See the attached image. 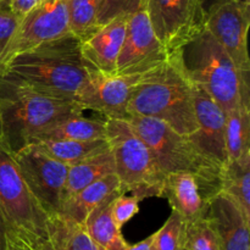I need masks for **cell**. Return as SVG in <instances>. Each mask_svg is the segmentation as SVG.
I'll use <instances>...</instances> for the list:
<instances>
[{"label":"cell","mask_w":250,"mask_h":250,"mask_svg":"<svg viewBox=\"0 0 250 250\" xmlns=\"http://www.w3.org/2000/svg\"><path fill=\"white\" fill-rule=\"evenodd\" d=\"M207 216L216 231L220 250H250V220L231 197L221 192L212 195Z\"/></svg>","instance_id":"obj_17"},{"label":"cell","mask_w":250,"mask_h":250,"mask_svg":"<svg viewBox=\"0 0 250 250\" xmlns=\"http://www.w3.org/2000/svg\"><path fill=\"white\" fill-rule=\"evenodd\" d=\"M106 139L115 160V173L124 193L141 200L161 198L165 175L159 170L150 149L134 132L127 119L107 117Z\"/></svg>","instance_id":"obj_5"},{"label":"cell","mask_w":250,"mask_h":250,"mask_svg":"<svg viewBox=\"0 0 250 250\" xmlns=\"http://www.w3.org/2000/svg\"><path fill=\"white\" fill-rule=\"evenodd\" d=\"M32 144H36L44 153L68 166L110 149V144L106 138L98 141L44 139Z\"/></svg>","instance_id":"obj_24"},{"label":"cell","mask_w":250,"mask_h":250,"mask_svg":"<svg viewBox=\"0 0 250 250\" xmlns=\"http://www.w3.org/2000/svg\"><path fill=\"white\" fill-rule=\"evenodd\" d=\"M11 154L24 182L46 214H60L68 165L51 158L36 144H28Z\"/></svg>","instance_id":"obj_9"},{"label":"cell","mask_w":250,"mask_h":250,"mask_svg":"<svg viewBox=\"0 0 250 250\" xmlns=\"http://www.w3.org/2000/svg\"><path fill=\"white\" fill-rule=\"evenodd\" d=\"M7 250H26V249H24L20 243H17V242L12 241V239L9 238V248H7Z\"/></svg>","instance_id":"obj_36"},{"label":"cell","mask_w":250,"mask_h":250,"mask_svg":"<svg viewBox=\"0 0 250 250\" xmlns=\"http://www.w3.org/2000/svg\"><path fill=\"white\" fill-rule=\"evenodd\" d=\"M250 1L219 0L207 7L205 29L225 49L242 73H249Z\"/></svg>","instance_id":"obj_10"},{"label":"cell","mask_w":250,"mask_h":250,"mask_svg":"<svg viewBox=\"0 0 250 250\" xmlns=\"http://www.w3.org/2000/svg\"><path fill=\"white\" fill-rule=\"evenodd\" d=\"M146 10L156 37L171 53L205 29V0H146Z\"/></svg>","instance_id":"obj_8"},{"label":"cell","mask_w":250,"mask_h":250,"mask_svg":"<svg viewBox=\"0 0 250 250\" xmlns=\"http://www.w3.org/2000/svg\"><path fill=\"white\" fill-rule=\"evenodd\" d=\"M217 190L190 171H176L165 175L161 198H166L172 211L187 224L208 215L210 198Z\"/></svg>","instance_id":"obj_15"},{"label":"cell","mask_w":250,"mask_h":250,"mask_svg":"<svg viewBox=\"0 0 250 250\" xmlns=\"http://www.w3.org/2000/svg\"><path fill=\"white\" fill-rule=\"evenodd\" d=\"M42 0H9V9L14 11L17 16L23 19L24 15L28 14Z\"/></svg>","instance_id":"obj_33"},{"label":"cell","mask_w":250,"mask_h":250,"mask_svg":"<svg viewBox=\"0 0 250 250\" xmlns=\"http://www.w3.org/2000/svg\"><path fill=\"white\" fill-rule=\"evenodd\" d=\"M125 250H156L155 244H154V233L138 243L128 244V247Z\"/></svg>","instance_id":"obj_34"},{"label":"cell","mask_w":250,"mask_h":250,"mask_svg":"<svg viewBox=\"0 0 250 250\" xmlns=\"http://www.w3.org/2000/svg\"><path fill=\"white\" fill-rule=\"evenodd\" d=\"M115 193H124L121 189V183L116 173H111L100 180L95 181L92 185L87 186L82 190L65 200L61 207L60 215L84 224L88 215L102 204L106 198ZM125 194V193H124Z\"/></svg>","instance_id":"obj_18"},{"label":"cell","mask_w":250,"mask_h":250,"mask_svg":"<svg viewBox=\"0 0 250 250\" xmlns=\"http://www.w3.org/2000/svg\"><path fill=\"white\" fill-rule=\"evenodd\" d=\"M146 7V0H103L97 24H104L119 16H128Z\"/></svg>","instance_id":"obj_29"},{"label":"cell","mask_w":250,"mask_h":250,"mask_svg":"<svg viewBox=\"0 0 250 250\" xmlns=\"http://www.w3.org/2000/svg\"><path fill=\"white\" fill-rule=\"evenodd\" d=\"M128 16H119L104 24H97L78 37L82 58L92 70L115 72Z\"/></svg>","instance_id":"obj_16"},{"label":"cell","mask_w":250,"mask_h":250,"mask_svg":"<svg viewBox=\"0 0 250 250\" xmlns=\"http://www.w3.org/2000/svg\"><path fill=\"white\" fill-rule=\"evenodd\" d=\"M193 97L197 131L187 137L195 148L221 171L229 161L225 143L226 112L204 89L194 83Z\"/></svg>","instance_id":"obj_14"},{"label":"cell","mask_w":250,"mask_h":250,"mask_svg":"<svg viewBox=\"0 0 250 250\" xmlns=\"http://www.w3.org/2000/svg\"><path fill=\"white\" fill-rule=\"evenodd\" d=\"M156 37L146 7L127 19L125 39L116 62L117 75H142L163 63L171 55Z\"/></svg>","instance_id":"obj_11"},{"label":"cell","mask_w":250,"mask_h":250,"mask_svg":"<svg viewBox=\"0 0 250 250\" xmlns=\"http://www.w3.org/2000/svg\"><path fill=\"white\" fill-rule=\"evenodd\" d=\"M219 192L231 197L250 220V150L221 168Z\"/></svg>","instance_id":"obj_21"},{"label":"cell","mask_w":250,"mask_h":250,"mask_svg":"<svg viewBox=\"0 0 250 250\" xmlns=\"http://www.w3.org/2000/svg\"><path fill=\"white\" fill-rule=\"evenodd\" d=\"M10 239L21 244L26 250H60L51 242L49 237H29V238H19L10 237Z\"/></svg>","instance_id":"obj_32"},{"label":"cell","mask_w":250,"mask_h":250,"mask_svg":"<svg viewBox=\"0 0 250 250\" xmlns=\"http://www.w3.org/2000/svg\"><path fill=\"white\" fill-rule=\"evenodd\" d=\"M139 202L141 199L136 195H126V193L115 197L112 202V217L120 229L124 227L129 220L136 216L139 211Z\"/></svg>","instance_id":"obj_30"},{"label":"cell","mask_w":250,"mask_h":250,"mask_svg":"<svg viewBox=\"0 0 250 250\" xmlns=\"http://www.w3.org/2000/svg\"><path fill=\"white\" fill-rule=\"evenodd\" d=\"M21 20V17L10 9H0V61L17 32Z\"/></svg>","instance_id":"obj_31"},{"label":"cell","mask_w":250,"mask_h":250,"mask_svg":"<svg viewBox=\"0 0 250 250\" xmlns=\"http://www.w3.org/2000/svg\"><path fill=\"white\" fill-rule=\"evenodd\" d=\"M190 81L204 89L225 112L249 102V73H242L229 54L207 31L182 49Z\"/></svg>","instance_id":"obj_4"},{"label":"cell","mask_w":250,"mask_h":250,"mask_svg":"<svg viewBox=\"0 0 250 250\" xmlns=\"http://www.w3.org/2000/svg\"><path fill=\"white\" fill-rule=\"evenodd\" d=\"M99 249H100V250H107V249H104V248H100V247H99Z\"/></svg>","instance_id":"obj_39"},{"label":"cell","mask_w":250,"mask_h":250,"mask_svg":"<svg viewBox=\"0 0 250 250\" xmlns=\"http://www.w3.org/2000/svg\"><path fill=\"white\" fill-rule=\"evenodd\" d=\"M122 193H115L98 205L85 219L84 226L93 241L107 250H125L128 247L126 239L122 236L121 229L116 225L112 217V202L115 197Z\"/></svg>","instance_id":"obj_19"},{"label":"cell","mask_w":250,"mask_h":250,"mask_svg":"<svg viewBox=\"0 0 250 250\" xmlns=\"http://www.w3.org/2000/svg\"><path fill=\"white\" fill-rule=\"evenodd\" d=\"M92 71L75 34L19 51L0 62L1 78L62 100H75Z\"/></svg>","instance_id":"obj_1"},{"label":"cell","mask_w":250,"mask_h":250,"mask_svg":"<svg viewBox=\"0 0 250 250\" xmlns=\"http://www.w3.org/2000/svg\"><path fill=\"white\" fill-rule=\"evenodd\" d=\"M186 222L177 212H171L159 231L154 233V244L156 250H183L185 249Z\"/></svg>","instance_id":"obj_28"},{"label":"cell","mask_w":250,"mask_h":250,"mask_svg":"<svg viewBox=\"0 0 250 250\" xmlns=\"http://www.w3.org/2000/svg\"><path fill=\"white\" fill-rule=\"evenodd\" d=\"M0 9H9V0H0Z\"/></svg>","instance_id":"obj_37"},{"label":"cell","mask_w":250,"mask_h":250,"mask_svg":"<svg viewBox=\"0 0 250 250\" xmlns=\"http://www.w3.org/2000/svg\"><path fill=\"white\" fill-rule=\"evenodd\" d=\"M7 248H9V229L0 212V250H7Z\"/></svg>","instance_id":"obj_35"},{"label":"cell","mask_w":250,"mask_h":250,"mask_svg":"<svg viewBox=\"0 0 250 250\" xmlns=\"http://www.w3.org/2000/svg\"><path fill=\"white\" fill-rule=\"evenodd\" d=\"M250 102L242 100L238 106L226 112L225 143L227 159L236 160L250 150Z\"/></svg>","instance_id":"obj_25"},{"label":"cell","mask_w":250,"mask_h":250,"mask_svg":"<svg viewBox=\"0 0 250 250\" xmlns=\"http://www.w3.org/2000/svg\"><path fill=\"white\" fill-rule=\"evenodd\" d=\"M106 138L105 120L87 119L82 115L71 116L48 127L32 141L44 139H66V141H98ZM31 143V144H32Z\"/></svg>","instance_id":"obj_22"},{"label":"cell","mask_w":250,"mask_h":250,"mask_svg":"<svg viewBox=\"0 0 250 250\" xmlns=\"http://www.w3.org/2000/svg\"><path fill=\"white\" fill-rule=\"evenodd\" d=\"M83 111L75 100L48 97L0 77V144L10 153L31 144L56 122Z\"/></svg>","instance_id":"obj_3"},{"label":"cell","mask_w":250,"mask_h":250,"mask_svg":"<svg viewBox=\"0 0 250 250\" xmlns=\"http://www.w3.org/2000/svg\"><path fill=\"white\" fill-rule=\"evenodd\" d=\"M103 0H67L70 28L80 37L97 23Z\"/></svg>","instance_id":"obj_27"},{"label":"cell","mask_w":250,"mask_h":250,"mask_svg":"<svg viewBox=\"0 0 250 250\" xmlns=\"http://www.w3.org/2000/svg\"><path fill=\"white\" fill-rule=\"evenodd\" d=\"M183 250H220L216 231L209 217L186 224Z\"/></svg>","instance_id":"obj_26"},{"label":"cell","mask_w":250,"mask_h":250,"mask_svg":"<svg viewBox=\"0 0 250 250\" xmlns=\"http://www.w3.org/2000/svg\"><path fill=\"white\" fill-rule=\"evenodd\" d=\"M127 120L150 149L164 175L190 171L219 192L220 168L208 160L187 136L180 134L160 120L144 116H128Z\"/></svg>","instance_id":"obj_6"},{"label":"cell","mask_w":250,"mask_h":250,"mask_svg":"<svg viewBox=\"0 0 250 250\" xmlns=\"http://www.w3.org/2000/svg\"><path fill=\"white\" fill-rule=\"evenodd\" d=\"M111 173H115V160L111 149L70 165L63 193V202L77 194L87 186Z\"/></svg>","instance_id":"obj_20"},{"label":"cell","mask_w":250,"mask_h":250,"mask_svg":"<svg viewBox=\"0 0 250 250\" xmlns=\"http://www.w3.org/2000/svg\"><path fill=\"white\" fill-rule=\"evenodd\" d=\"M48 237L60 250H100L83 224L63 215H51Z\"/></svg>","instance_id":"obj_23"},{"label":"cell","mask_w":250,"mask_h":250,"mask_svg":"<svg viewBox=\"0 0 250 250\" xmlns=\"http://www.w3.org/2000/svg\"><path fill=\"white\" fill-rule=\"evenodd\" d=\"M68 34L73 33L68 21L67 0H42L21 20L2 60L19 51Z\"/></svg>","instance_id":"obj_12"},{"label":"cell","mask_w":250,"mask_h":250,"mask_svg":"<svg viewBox=\"0 0 250 250\" xmlns=\"http://www.w3.org/2000/svg\"><path fill=\"white\" fill-rule=\"evenodd\" d=\"M142 75H117L92 71L76 95L84 110H94L105 119H127V105Z\"/></svg>","instance_id":"obj_13"},{"label":"cell","mask_w":250,"mask_h":250,"mask_svg":"<svg viewBox=\"0 0 250 250\" xmlns=\"http://www.w3.org/2000/svg\"><path fill=\"white\" fill-rule=\"evenodd\" d=\"M127 115L160 120L183 136L197 131L193 82L182 50L173 51L142 76L127 105Z\"/></svg>","instance_id":"obj_2"},{"label":"cell","mask_w":250,"mask_h":250,"mask_svg":"<svg viewBox=\"0 0 250 250\" xmlns=\"http://www.w3.org/2000/svg\"><path fill=\"white\" fill-rule=\"evenodd\" d=\"M215 1H219V0H205V6H209V5H211L212 2ZM242 1H250V0H242Z\"/></svg>","instance_id":"obj_38"},{"label":"cell","mask_w":250,"mask_h":250,"mask_svg":"<svg viewBox=\"0 0 250 250\" xmlns=\"http://www.w3.org/2000/svg\"><path fill=\"white\" fill-rule=\"evenodd\" d=\"M0 212L10 237H48L49 215L24 182L15 159L0 144Z\"/></svg>","instance_id":"obj_7"}]
</instances>
